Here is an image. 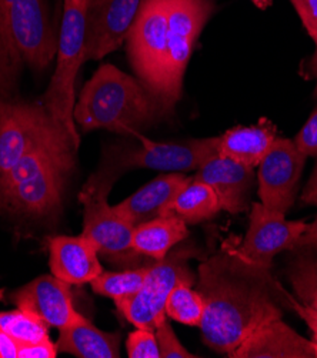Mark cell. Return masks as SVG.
Masks as SVG:
<instances>
[{"instance_id":"4","label":"cell","mask_w":317,"mask_h":358,"mask_svg":"<svg viewBox=\"0 0 317 358\" xmlns=\"http://www.w3.org/2000/svg\"><path fill=\"white\" fill-rule=\"evenodd\" d=\"M89 0H63L59 30L56 70L43 96V106L50 116L80 146L73 119L76 106V78L86 56V12Z\"/></svg>"},{"instance_id":"13","label":"cell","mask_w":317,"mask_h":358,"mask_svg":"<svg viewBox=\"0 0 317 358\" xmlns=\"http://www.w3.org/2000/svg\"><path fill=\"white\" fill-rule=\"evenodd\" d=\"M306 159L295 140L280 137L274 140L256 173L258 196L263 206L285 214L292 208Z\"/></svg>"},{"instance_id":"35","label":"cell","mask_w":317,"mask_h":358,"mask_svg":"<svg viewBox=\"0 0 317 358\" xmlns=\"http://www.w3.org/2000/svg\"><path fill=\"white\" fill-rule=\"evenodd\" d=\"M300 199L304 204L317 207V163L314 166V170H313V173L309 178L307 185L303 189V193H302Z\"/></svg>"},{"instance_id":"24","label":"cell","mask_w":317,"mask_h":358,"mask_svg":"<svg viewBox=\"0 0 317 358\" xmlns=\"http://www.w3.org/2000/svg\"><path fill=\"white\" fill-rule=\"evenodd\" d=\"M193 284L195 277L182 278L176 282L166 300L164 313L169 318L178 321V323L190 327H200L204 301L200 293L193 289Z\"/></svg>"},{"instance_id":"12","label":"cell","mask_w":317,"mask_h":358,"mask_svg":"<svg viewBox=\"0 0 317 358\" xmlns=\"http://www.w3.org/2000/svg\"><path fill=\"white\" fill-rule=\"evenodd\" d=\"M307 226L309 223L303 220H288L285 213L253 203L248 233L233 252L252 266L270 270L279 253L295 250Z\"/></svg>"},{"instance_id":"1","label":"cell","mask_w":317,"mask_h":358,"mask_svg":"<svg viewBox=\"0 0 317 358\" xmlns=\"http://www.w3.org/2000/svg\"><path fill=\"white\" fill-rule=\"evenodd\" d=\"M276 289L270 270L244 262L233 248L203 262L197 292L204 301L200 323L204 344L229 357L260 326L281 318Z\"/></svg>"},{"instance_id":"9","label":"cell","mask_w":317,"mask_h":358,"mask_svg":"<svg viewBox=\"0 0 317 358\" xmlns=\"http://www.w3.org/2000/svg\"><path fill=\"white\" fill-rule=\"evenodd\" d=\"M193 248L182 247L149 266L145 282L134 296L115 301L116 308L130 324L139 329L155 330L159 320L166 315V300L179 280L195 277L189 260L195 257Z\"/></svg>"},{"instance_id":"17","label":"cell","mask_w":317,"mask_h":358,"mask_svg":"<svg viewBox=\"0 0 317 358\" xmlns=\"http://www.w3.org/2000/svg\"><path fill=\"white\" fill-rule=\"evenodd\" d=\"M229 357L317 358V344L296 333L281 318H274L253 331Z\"/></svg>"},{"instance_id":"22","label":"cell","mask_w":317,"mask_h":358,"mask_svg":"<svg viewBox=\"0 0 317 358\" xmlns=\"http://www.w3.org/2000/svg\"><path fill=\"white\" fill-rule=\"evenodd\" d=\"M276 138L272 126H237L218 137V152L255 169L269 153Z\"/></svg>"},{"instance_id":"33","label":"cell","mask_w":317,"mask_h":358,"mask_svg":"<svg viewBox=\"0 0 317 358\" xmlns=\"http://www.w3.org/2000/svg\"><path fill=\"white\" fill-rule=\"evenodd\" d=\"M57 351V347L50 341V338H46L36 343L19 344L17 358H56Z\"/></svg>"},{"instance_id":"26","label":"cell","mask_w":317,"mask_h":358,"mask_svg":"<svg viewBox=\"0 0 317 358\" xmlns=\"http://www.w3.org/2000/svg\"><path fill=\"white\" fill-rule=\"evenodd\" d=\"M0 330L8 333L19 344L49 338V326L45 321L22 308L0 313Z\"/></svg>"},{"instance_id":"7","label":"cell","mask_w":317,"mask_h":358,"mask_svg":"<svg viewBox=\"0 0 317 358\" xmlns=\"http://www.w3.org/2000/svg\"><path fill=\"white\" fill-rule=\"evenodd\" d=\"M213 10V0H167V55L162 94L167 113L182 97L188 63Z\"/></svg>"},{"instance_id":"28","label":"cell","mask_w":317,"mask_h":358,"mask_svg":"<svg viewBox=\"0 0 317 358\" xmlns=\"http://www.w3.org/2000/svg\"><path fill=\"white\" fill-rule=\"evenodd\" d=\"M126 351L130 358H160L155 330L136 327L126 340Z\"/></svg>"},{"instance_id":"16","label":"cell","mask_w":317,"mask_h":358,"mask_svg":"<svg viewBox=\"0 0 317 358\" xmlns=\"http://www.w3.org/2000/svg\"><path fill=\"white\" fill-rule=\"evenodd\" d=\"M193 178L213 189L220 200L222 210L239 214L249 207L256 173L253 167L218 153L196 170Z\"/></svg>"},{"instance_id":"19","label":"cell","mask_w":317,"mask_h":358,"mask_svg":"<svg viewBox=\"0 0 317 358\" xmlns=\"http://www.w3.org/2000/svg\"><path fill=\"white\" fill-rule=\"evenodd\" d=\"M49 252L52 274L69 285L90 282L103 271L97 248L85 236L55 237Z\"/></svg>"},{"instance_id":"14","label":"cell","mask_w":317,"mask_h":358,"mask_svg":"<svg viewBox=\"0 0 317 358\" xmlns=\"http://www.w3.org/2000/svg\"><path fill=\"white\" fill-rule=\"evenodd\" d=\"M142 0H89L86 12V56L100 60L118 50L136 20Z\"/></svg>"},{"instance_id":"3","label":"cell","mask_w":317,"mask_h":358,"mask_svg":"<svg viewBox=\"0 0 317 358\" xmlns=\"http://www.w3.org/2000/svg\"><path fill=\"white\" fill-rule=\"evenodd\" d=\"M76 152L75 148H45L20 159L0 178V211L30 217L55 214Z\"/></svg>"},{"instance_id":"29","label":"cell","mask_w":317,"mask_h":358,"mask_svg":"<svg viewBox=\"0 0 317 358\" xmlns=\"http://www.w3.org/2000/svg\"><path fill=\"white\" fill-rule=\"evenodd\" d=\"M157 343H159V350H160V358H193L197 357L188 351L183 344L179 341V338L176 337L170 323L167 321V315L159 320V323L156 324L155 329Z\"/></svg>"},{"instance_id":"27","label":"cell","mask_w":317,"mask_h":358,"mask_svg":"<svg viewBox=\"0 0 317 358\" xmlns=\"http://www.w3.org/2000/svg\"><path fill=\"white\" fill-rule=\"evenodd\" d=\"M289 280L296 296L317 289V256H302L293 262L289 268Z\"/></svg>"},{"instance_id":"36","label":"cell","mask_w":317,"mask_h":358,"mask_svg":"<svg viewBox=\"0 0 317 358\" xmlns=\"http://www.w3.org/2000/svg\"><path fill=\"white\" fill-rule=\"evenodd\" d=\"M296 248H306V250L307 248H310V250H316L317 248V216H316V219L311 223H309L307 230L299 238L295 250Z\"/></svg>"},{"instance_id":"39","label":"cell","mask_w":317,"mask_h":358,"mask_svg":"<svg viewBox=\"0 0 317 358\" xmlns=\"http://www.w3.org/2000/svg\"><path fill=\"white\" fill-rule=\"evenodd\" d=\"M252 2H253L259 9H266L267 6H270L272 0H252Z\"/></svg>"},{"instance_id":"21","label":"cell","mask_w":317,"mask_h":358,"mask_svg":"<svg viewBox=\"0 0 317 358\" xmlns=\"http://www.w3.org/2000/svg\"><path fill=\"white\" fill-rule=\"evenodd\" d=\"M189 236L188 224L174 214H166L133 229L132 245L140 256L149 259H164L174 245Z\"/></svg>"},{"instance_id":"15","label":"cell","mask_w":317,"mask_h":358,"mask_svg":"<svg viewBox=\"0 0 317 358\" xmlns=\"http://www.w3.org/2000/svg\"><path fill=\"white\" fill-rule=\"evenodd\" d=\"M9 301L42 318L49 327L59 331L83 318L73 307L69 284L55 275L43 274L9 294Z\"/></svg>"},{"instance_id":"23","label":"cell","mask_w":317,"mask_h":358,"mask_svg":"<svg viewBox=\"0 0 317 358\" xmlns=\"http://www.w3.org/2000/svg\"><path fill=\"white\" fill-rule=\"evenodd\" d=\"M220 210L222 204L213 189L192 177L171 203L169 214L181 217L186 224H197L215 217Z\"/></svg>"},{"instance_id":"38","label":"cell","mask_w":317,"mask_h":358,"mask_svg":"<svg viewBox=\"0 0 317 358\" xmlns=\"http://www.w3.org/2000/svg\"><path fill=\"white\" fill-rule=\"evenodd\" d=\"M310 71L316 79V96H317V49H316V52H314V55L310 60Z\"/></svg>"},{"instance_id":"10","label":"cell","mask_w":317,"mask_h":358,"mask_svg":"<svg viewBox=\"0 0 317 358\" xmlns=\"http://www.w3.org/2000/svg\"><path fill=\"white\" fill-rule=\"evenodd\" d=\"M9 34L20 64L46 69L57 53L59 34L50 22L46 0H9Z\"/></svg>"},{"instance_id":"30","label":"cell","mask_w":317,"mask_h":358,"mask_svg":"<svg viewBox=\"0 0 317 358\" xmlns=\"http://www.w3.org/2000/svg\"><path fill=\"white\" fill-rule=\"evenodd\" d=\"M296 146L307 157L317 156V109L295 137Z\"/></svg>"},{"instance_id":"18","label":"cell","mask_w":317,"mask_h":358,"mask_svg":"<svg viewBox=\"0 0 317 358\" xmlns=\"http://www.w3.org/2000/svg\"><path fill=\"white\" fill-rule=\"evenodd\" d=\"M192 177L183 173H164L115 206L133 227L169 214L170 206Z\"/></svg>"},{"instance_id":"2","label":"cell","mask_w":317,"mask_h":358,"mask_svg":"<svg viewBox=\"0 0 317 358\" xmlns=\"http://www.w3.org/2000/svg\"><path fill=\"white\" fill-rule=\"evenodd\" d=\"M163 113H167L164 107L142 82L106 63L82 89L73 119L85 131L103 129L134 134Z\"/></svg>"},{"instance_id":"20","label":"cell","mask_w":317,"mask_h":358,"mask_svg":"<svg viewBox=\"0 0 317 358\" xmlns=\"http://www.w3.org/2000/svg\"><path fill=\"white\" fill-rule=\"evenodd\" d=\"M120 334L96 329L85 317L73 326L60 330L56 347L79 358L120 357Z\"/></svg>"},{"instance_id":"32","label":"cell","mask_w":317,"mask_h":358,"mask_svg":"<svg viewBox=\"0 0 317 358\" xmlns=\"http://www.w3.org/2000/svg\"><path fill=\"white\" fill-rule=\"evenodd\" d=\"M279 292H280L281 297H283L285 301L289 304V307L304 321L306 326L310 329V331L313 334V341L317 344V313L313 308H310L309 306L303 304L300 300L293 299L288 292H285L280 287V284H279Z\"/></svg>"},{"instance_id":"6","label":"cell","mask_w":317,"mask_h":358,"mask_svg":"<svg viewBox=\"0 0 317 358\" xmlns=\"http://www.w3.org/2000/svg\"><path fill=\"white\" fill-rule=\"evenodd\" d=\"M45 148L79 146L43 104L0 101V178L26 155Z\"/></svg>"},{"instance_id":"34","label":"cell","mask_w":317,"mask_h":358,"mask_svg":"<svg viewBox=\"0 0 317 358\" xmlns=\"http://www.w3.org/2000/svg\"><path fill=\"white\" fill-rule=\"evenodd\" d=\"M19 343L3 330H0V358H17Z\"/></svg>"},{"instance_id":"37","label":"cell","mask_w":317,"mask_h":358,"mask_svg":"<svg viewBox=\"0 0 317 358\" xmlns=\"http://www.w3.org/2000/svg\"><path fill=\"white\" fill-rule=\"evenodd\" d=\"M299 300L309 306L310 308H313L316 313H317V289H310V290H306L303 293H300L299 296Z\"/></svg>"},{"instance_id":"8","label":"cell","mask_w":317,"mask_h":358,"mask_svg":"<svg viewBox=\"0 0 317 358\" xmlns=\"http://www.w3.org/2000/svg\"><path fill=\"white\" fill-rule=\"evenodd\" d=\"M127 52L140 82L162 103L167 55V0L140 2L127 34Z\"/></svg>"},{"instance_id":"25","label":"cell","mask_w":317,"mask_h":358,"mask_svg":"<svg viewBox=\"0 0 317 358\" xmlns=\"http://www.w3.org/2000/svg\"><path fill=\"white\" fill-rule=\"evenodd\" d=\"M149 266L133 267L122 271H101L90 281L96 294L109 297L113 301L125 300L134 296L145 282Z\"/></svg>"},{"instance_id":"31","label":"cell","mask_w":317,"mask_h":358,"mask_svg":"<svg viewBox=\"0 0 317 358\" xmlns=\"http://www.w3.org/2000/svg\"><path fill=\"white\" fill-rule=\"evenodd\" d=\"M304 29L317 46V0H290Z\"/></svg>"},{"instance_id":"11","label":"cell","mask_w":317,"mask_h":358,"mask_svg":"<svg viewBox=\"0 0 317 358\" xmlns=\"http://www.w3.org/2000/svg\"><path fill=\"white\" fill-rule=\"evenodd\" d=\"M140 146L118 152V159L109 162L116 170L150 169L163 173H188L197 170L204 162L218 155V137L195 138L188 141H153L134 133Z\"/></svg>"},{"instance_id":"5","label":"cell","mask_w":317,"mask_h":358,"mask_svg":"<svg viewBox=\"0 0 317 358\" xmlns=\"http://www.w3.org/2000/svg\"><path fill=\"white\" fill-rule=\"evenodd\" d=\"M118 173L109 162H106L82 189L79 194L83 204L82 236L94 244L103 259L118 267L133 268L140 262V255L132 245L134 227L108 201Z\"/></svg>"}]
</instances>
